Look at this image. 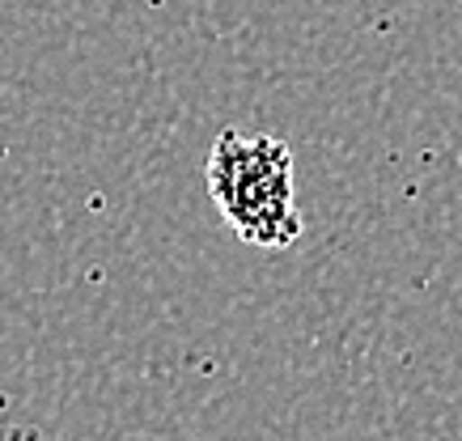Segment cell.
I'll list each match as a JSON object with an SVG mask.
<instances>
[{
    "label": "cell",
    "mask_w": 462,
    "mask_h": 441,
    "mask_svg": "<svg viewBox=\"0 0 462 441\" xmlns=\"http://www.w3.org/2000/svg\"><path fill=\"white\" fill-rule=\"evenodd\" d=\"M204 187L246 246L289 251L306 229L297 208L293 149L272 132L225 128L204 161Z\"/></svg>",
    "instance_id": "1"
}]
</instances>
